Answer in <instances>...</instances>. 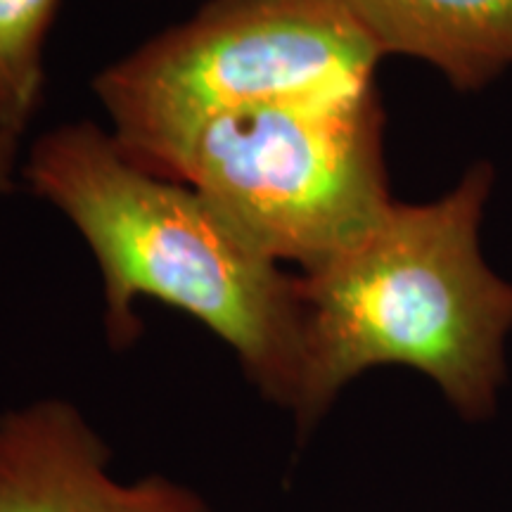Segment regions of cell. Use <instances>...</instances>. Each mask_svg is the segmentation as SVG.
<instances>
[{
    "instance_id": "cell-8",
    "label": "cell",
    "mask_w": 512,
    "mask_h": 512,
    "mask_svg": "<svg viewBox=\"0 0 512 512\" xmlns=\"http://www.w3.org/2000/svg\"><path fill=\"white\" fill-rule=\"evenodd\" d=\"M19 136L0 126V195L15 188Z\"/></svg>"
},
{
    "instance_id": "cell-2",
    "label": "cell",
    "mask_w": 512,
    "mask_h": 512,
    "mask_svg": "<svg viewBox=\"0 0 512 512\" xmlns=\"http://www.w3.org/2000/svg\"><path fill=\"white\" fill-rule=\"evenodd\" d=\"M491 185V166L477 164L437 202H394L366 240L299 275L304 351L292 411L299 437L354 377L377 366L427 375L467 420L494 413L512 283L479 252Z\"/></svg>"
},
{
    "instance_id": "cell-4",
    "label": "cell",
    "mask_w": 512,
    "mask_h": 512,
    "mask_svg": "<svg viewBox=\"0 0 512 512\" xmlns=\"http://www.w3.org/2000/svg\"><path fill=\"white\" fill-rule=\"evenodd\" d=\"M377 88L287 100L202 124L152 166L190 185L273 261L302 273L366 240L392 209Z\"/></svg>"
},
{
    "instance_id": "cell-6",
    "label": "cell",
    "mask_w": 512,
    "mask_h": 512,
    "mask_svg": "<svg viewBox=\"0 0 512 512\" xmlns=\"http://www.w3.org/2000/svg\"><path fill=\"white\" fill-rule=\"evenodd\" d=\"M382 55L437 67L479 91L512 67V0H342Z\"/></svg>"
},
{
    "instance_id": "cell-1",
    "label": "cell",
    "mask_w": 512,
    "mask_h": 512,
    "mask_svg": "<svg viewBox=\"0 0 512 512\" xmlns=\"http://www.w3.org/2000/svg\"><path fill=\"white\" fill-rule=\"evenodd\" d=\"M24 178L91 247L114 349L143 332L138 299H155L223 339L259 394L294 411L304 351L297 275L280 271L200 192L140 166L95 124L38 138Z\"/></svg>"
},
{
    "instance_id": "cell-3",
    "label": "cell",
    "mask_w": 512,
    "mask_h": 512,
    "mask_svg": "<svg viewBox=\"0 0 512 512\" xmlns=\"http://www.w3.org/2000/svg\"><path fill=\"white\" fill-rule=\"evenodd\" d=\"M380 60L342 0H209L102 69L93 88L121 150L152 169L223 114L366 91Z\"/></svg>"
},
{
    "instance_id": "cell-5",
    "label": "cell",
    "mask_w": 512,
    "mask_h": 512,
    "mask_svg": "<svg viewBox=\"0 0 512 512\" xmlns=\"http://www.w3.org/2000/svg\"><path fill=\"white\" fill-rule=\"evenodd\" d=\"M112 451L74 403L41 399L0 415V512H211L162 475L121 484Z\"/></svg>"
},
{
    "instance_id": "cell-7",
    "label": "cell",
    "mask_w": 512,
    "mask_h": 512,
    "mask_svg": "<svg viewBox=\"0 0 512 512\" xmlns=\"http://www.w3.org/2000/svg\"><path fill=\"white\" fill-rule=\"evenodd\" d=\"M60 0H0V126L22 136L43 98V46Z\"/></svg>"
}]
</instances>
